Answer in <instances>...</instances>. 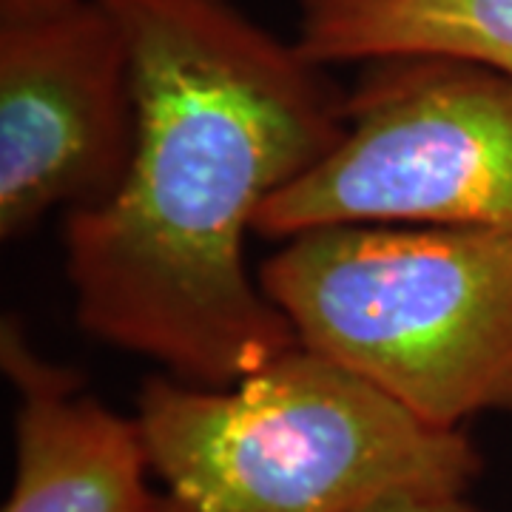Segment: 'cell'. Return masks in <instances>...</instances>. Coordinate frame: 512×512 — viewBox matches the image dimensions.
Returning a JSON list of instances; mask_svg holds the SVG:
<instances>
[{
    "label": "cell",
    "instance_id": "2",
    "mask_svg": "<svg viewBox=\"0 0 512 512\" xmlns=\"http://www.w3.org/2000/svg\"><path fill=\"white\" fill-rule=\"evenodd\" d=\"M137 424L163 512H359L467 493L481 456L328 356L293 345L228 387L151 376Z\"/></svg>",
    "mask_w": 512,
    "mask_h": 512
},
{
    "label": "cell",
    "instance_id": "8",
    "mask_svg": "<svg viewBox=\"0 0 512 512\" xmlns=\"http://www.w3.org/2000/svg\"><path fill=\"white\" fill-rule=\"evenodd\" d=\"M359 512H484L467 501V493H419L404 490L376 498Z\"/></svg>",
    "mask_w": 512,
    "mask_h": 512
},
{
    "label": "cell",
    "instance_id": "7",
    "mask_svg": "<svg viewBox=\"0 0 512 512\" xmlns=\"http://www.w3.org/2000/svg\"><path fill=\"white\" fill-rule=\"evenodd\" d=\"M296 43L322 66L447 55L512 77V0H299Z\"/></svg>",
    "mask_w": 512,
    "mask_h": 512
},
{
    "label": "cell",
    "instance_id": "5",
    "mask_svg": "<svg viewBox=\"0 0 512 512\" xmlns=\"http://www.w3.org/2000/svg\"><path fill=\"white\" fill-rule=\"evenodd\" d=\"M134 140L126 40L97 0L0 20V237L106 205Z\"/></svg>",
    "mask_w": 512,
    "mask_h": 512
},
{
    "label": "cell",
    "instance_id": "9",
    "mask_svg": "<svg viewBox=\"0 0 512 512\" xmlns=\"http://www.w3.org/2000/svg\"><path fill=\"white\" fill-rule=\"evenodd\" d=\"M69 0H0V20L3 18H29V15H43L66 6Z\"/></svg>",
    "mask_w": 512,
    "mask_h": 512
},
{
    "label": "cell",
    "instance_id": "3",
    "mask_svg": "<svg viewBox=\"0 0 512 512\" xmlns=\"http://www.w3.org/2000/svg\"><path fill=\"white\" fill-rule=\"evenodd\" d=\"M259 285L296 342L419 419L512 413V237L439 225H325L282 239Z\"/></svg>",
    "mask_w": 512,
    "mask_h": 512
},
{
    "label": "cell",
    "instance_id": "1",
    "mask_svg": "<svg viewBox=\"0 0 512 512\" xmlns=\"http://www.w3.org/2000/svg\"><path fill=\"white\" fill-rule=\"evenodd\" d=\"M97 3L126 40L137 140L120 191L63 222L77 322L174 379L237 384L299 345L245 242L339 146L348 94L234 0Z\"/></svg>",
    "mask_w": 512,
    "mask_h": 512
},
{
    "label": "cell",
    "instance_id": "6",
    "mask_svg": "<svg viewBox=\"0 0 512 512\" xmlns=\"http://www.w3.org/2000/svg\"><path fill=\"white\" fill-rule=\"evenodd\" d=\"M0 365L18 390L3 512H163L137 419L89 396L80 373L46 362L18 319L0 328Z\"/></svg>",
    "mask_w": 512,
    "mask_h": 512
},
{
    "label": "cell",
    "instance_id": "4",
    "mask_svg": "<svg viewBox=\"0 0 512 512\" xmlns=\"http://www.w3.org/2000/svg\"><path fill=\"white\" fill-rule=\"evenodd\" d=\"M345 111L339 146L271 197L256 234L376 222L512 237V77L461 57H382Z\"/></svg>",
    "mask_w": 512,
    "mask_h": 512
}]
</instances>
